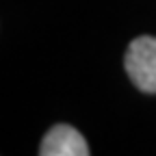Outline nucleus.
Wrapping results in <instances>:
<instances>
[{"label": "nucleus", "mask_w": 156, "mask_h": 156, "mask_svg": "<svg viewBox=\"0 0 156 156\" xmlns=\"http://www.w3.org/2000/svg\"><path fill=\"white\" fill-rule=\"evenodd\" d=\"M134 87L143 93H156V37L143 35L130 41L124 58Z\"/></svg>", "instance_id": "nucleus-1"}, {"label": "nucleus", "mask_w": 156, "mask_h": 156, "mask_svg": "<svg viewBox=\"0 0 156 156\" xmlns=\"http://www.w3.org/2000/svg\"><path fill=\"white\" fill-rule=\"evenodd\" d=\"M39 156H89V145L76 128L56 124L41 139Z\"/></svg>", "instance_id": "nucleus-2"}]
</instances>
